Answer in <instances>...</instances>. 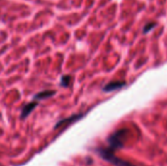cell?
Instances as JSON below:
<instances>
[{
  "mask_svg": "<svg viewBox=\"0 0 167 166\" xmlns=\"http://www.w3.org/2000/svg\"><path fill=\"white\" fill-rule=\"evenodd\" d=\"M84 116L83 113H79V114H73L71 116H69V117L67 118H64V119H62V120L58 121L56 125L54 126L55 129H58V128H60L61 126H64V125H69V123H73V122L79 120L80 118H82Z\"/></svg>",
  "mask_w": 167,
  "mask_h": 166,
  "instance_id": "obj_3",
  "label": "cell"
},
{
  "mask_svg": "<svg viewBox=\"0 0 167 166\" xmlns=\"http://www.w3.org/2000/svg\"><path fill=\"white\" fill-rule=\"evenodd\" d=\"M129 135V130L127 128H122V129H118L111 133L110 136L107 138L108 143V148L110 150L116 151L117 150H120L124 147L125 141Z\"/></svg>",
  "mask_w": 167,
  "mask_h": 166,
  "instance_id": "obj_2",
  "label": "cell"
},
{
  "mask_svg": "<svg viewBox=\"0 0 167 166\" xmlns=\"http://www.w3.org/2000/svg\"><path fill=\"white\" fill-rule=\"evenodd\" d=\"M37 106H38V103H37V102H35V101L26 104L25 106L23 107L22 112H21V116H20L21 119H25Z\"/></svg>",
  "mask_w": 167,
  "mask_h": 166,
  "instance_id": "obj_4",
  "label": "cell"
},
{
  "mask_svg": "<svg viewBox=\"0 0 167 166\" xmlns=\"http://www.w3.org/2000/svg\"><path fill=\"white\" fill-rule=\"evenodd\" d=\"M125 85V82L124 81H111V82L108 83L107 85L104 86V90L105 92H111V91H114V90H117L119 88H121Z\"/></svg>",
  "mask_w": 167,
  "mask_h": 166,
  "instance_id": "obj_5",
  "label": "cell"
},
{
  "mask_svg": "<svg viewBox=\"0 0 167 166\" xmlns=\"http://www.w3.org/2000/svg\"><path fill=\"white\" fill-rule=\"evenodd\" d=\"M70 80H71V76H70V75H63V76L61 77L60 85L62 87H69Z\"/></svg>",
  "mask_w": 167,
  "mask_h": 166,
  "instance_id": "obj_7",
  "label": "cell"
},
{
  "mask_svg": "<svg viewBox=\"0 0 167 166\" xmlns=\"http://www.w3.org/2000/svg\"><path fill=\"white\" fill-rule=\"evenodd\" d=\"M95 151L101 158L105 160L108 163H110V164H113V166H137L133 164V163H131L130 161H127V160H124L118 156H116L115 151L110 150L107 147L97 148H95Z\"/></svg>",
  "mask_w": 167,
  "mask_h": 166,
  "instance_id": "obj_1",
  "label": "cell"
},
{
  "mask_svg": "<svg viewBox=\"0 0 167 166\" xmlns=\"http://www.w3.org/2000/svg\"><path fill=\"white\" fill-rule=\"evenodd\" d=\"M56 94L55 90H44L33 96V100H45V99L51 98Z\"/></svg>",
  "mask_w": 167,
  "mask_h": 166,
  "instance_id": "obj_6",
  "label": "cell"
},
{
  "mask_svg": "<svg viewBox=\"0 0 167 166\" xmlns=\"http://www.w3.org/2000/svg\"><path fill=\"white\" fill-rule=\"evenodd\" d=\"M154 27H155V24H152V23H149V24H148L145 28H144V30H143L144 33H148L149 31L151 30H152V28H154Z\"/></svg>",
  "mask_w": 167,
  "mask_h": 166,
  "instance_id": "obj_8",
  "label": "cell"
}]
</instances>
